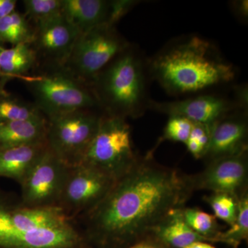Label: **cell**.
<instances>
[{"label":"cell","instance_id":"cell-1","mask_svg":"<svg viewBox=\"0 0 248 248\" xmlns=\"http://www.w3.org/2000/svg\"><path fill=\"white\" fill-rule=\"evenodd\" d=\"M153 155L140 156L99 203L81 215L86 238L98 248L132 246L190 200L195 191L190 176L158 164Z\"/></svg>","mask_w":248,"mask_h":248},{"label":"cell","instance_id":"cell-2","mask_svg":"<svg viewBox=\"0 0 248 248\" xmlns=\"http://www.w3.org/2000/svg\"><path fill=\"white\" fill-rule=\"evenodd\" d=\"M149 75L170 94H187L234 79V65L213 42L200 36L174 40L147 61Z\"/></svg>","mask_w":248,"mask_h":248},{"label":"cell","instance_id":"cell-3","mask_svg":"<svg viewBox=\"0 0 248 248\" xmlns=\"http://www.w3.org/2000/svg\"><path fill=\"white\" fill-rule=\"evenodd\" d=\"M83 241L60 207L29 208L0 201V248H79Z\"/></svg>","mask_w":248,"mask_h":248},{"label":"cell","instance_id":"cell-4","mask_svg":"<svg viewBox=\"0 0 248 248\" xmlns=\"http://www.w3.org/2000/svg\"><path fill=\"white\" fill-rule=\"evenodd\" d=\"M147 62L135 47L129 46L91 83L104 113L138 118L148 109Z\"/></svg>","mask_w":248,"mask_h":248},{"label":"cell","instance_id":"cell-5","mask_svg":"<svg viewBox=\"0 0 248 248\" xmlns=\"http://www.w3.org/2000/svg\"><path fill=\"white\" fill-rule=\"evenodd\" d=\"M140 156L134 148L126 120L104 113L80 164L95 168L117 181L133 169Z\"/></svg>","mask_w":248,"mask_h":248},{"label":"cell","instance_id":"cell-6","mask_svg":"<svg viewBox=\"0 0 248 248\" xmlns=\"http://www.w3.org/2000/svg\"><path fill=\"white\" fill-rule=\"evenodd\" d=\"M130 45L113 26H99L80 34L62 68L77 81L91 84L94 78Z\"/></svg>","mask_w":248,"mask_h":248},{"label":"cell","instance_id":"cell-7","mask_svg":"<svg viewBox=\"0 0 248 248\" xmlns=\"http://www.w3.org/2000/svg\"><path fill=\"white\" fill-rule=\"evenodd\" d=\"M103 114L86 109L47 119V146L68 167L78 166L97 133Z\"/></svg>","mask_w":248,"mask_h":248},{"label":"cell","instance_id":"cell-8","mask_svg":"<svg viewBox=\"0 0 248 248\" xmlns=\"http://www.w3.org/2000/svg\"><path fill=\"white\" fill-rule=\"evenodd\" d=\"M36 107L46 118L86 109L101 108L93 90L65 72L31 78L28 81Z\"/></svg>","mask_w":248,"mask_h":248},{"label":"cell","instance_id":"cell-9","mask_svg":"<svg viewBox=\"0 0 248 248\" xmlns=\"http://www.w3.org/2000/svg\"><path fill=\"white\" fill-rule=\"evenodd\" d=\"M115 182L110 176L88 165L69 168L58 206L73 220L99 203Z\"/></svg>","mask_w":248,"mask_h":248},{"label":"cell","instance_id":"cell-10","mask_svg":"<svg viewBox=\"0 0 248 248\" xmlns=\"http://www.w3.org/2000/svg\"><path fill=\"white\" fill-rule=\"evenodd\" d=\"M69 168L47 148L19 184L21 203L29 208L58 206Z\"/></svg>","mask_w":248,"mask_h":248},{"label":"cell","instance_id":"cell-11","mask_svg":"<svg viewBox=\"0 0 248 248\" xmlns=\"http://www.w3.org/2000/svg\"><path fill=\"white\" fill-rule=\"evenodd\" d=\"M190 176L195 191L228 194L239 200L248 192V151L207 163L202 172Z\"/></svg>","mask_w":248,"mask_h":248},{"label":"cell","instance_id":"cell-12","mask_svg":"<svg viewBox=\"0 0 248 248\" xmlns=\"http://www.w3.org/2000/svg\"><path fill=\"white\" fill-rule=\"evenodd\" d=\"M79 35L78 29L61 14L37 23L31 43L42 56L62 67Z\"/></svg>","mask_w":248,"mask_h":248},{"label":"cell","instance_id":"cell-13","mask_svg":"<svg viewBox=\"0 0 248 248\" xmlns=\"http://www.w3.org/2000/svg\"><path fill=\"white\" fill-rule=\"evenodd\" d=\"M239 109L234 102L217 96L200 95L183 100L158 102L150 99L148 109L166 114L169 117L178 116L192 123L213 125L217 121Z\"/></svg>","mask_w":248,"mask_h":248},{"label":"cell","instance_id":"cell-14","mask_svg":"<svg viewBox=\"0 0 248 248\" xmlns=\"http://www.w3.org/2000/svg\"><path fill=\"white\" fill-rule=\"evenodd\" d=\"M246 111L230 113L212 125L210 144L203 159L207 163L248 151Z\"/></svg>","mask_w":248,"mask_h":248},{"label":"cell","instance_id":"cell-15","mask_svg":"<svg viewBox=\"0 0 248 248\" xmlns=\"http://www.w3.org/2000/svg\"><path fill=\"white\" fill-rule=\"evenodd\" d=\"M110 9V1L62 0V14L80 34L99 26L109 25Z\"/></svg>","mask_w":248,"mask_h":248},{"label":"cell","instance_id":"cell-16","mask_svg":"<svg viewBox=\"0 0 248 248\" xmlns=\"http://www.w3.org/2000/svg\"><path fill=\"white\" fill-rule=\"evenodd\" d=\"M47 125L46 117L0 123V149L46 142Z\"/></svg>","mask_w":248,"mask_h":248},{"label":"cell","instance_id":"cell-17","mask_svg":"<svg viewBox=\"0 0 248 248\" xmlns=\"http://www.w3.org/2000/svg\"><path fill=\"white\" fill-rule=\"evenodd\" d=\"M46 142L0 149V177L20 184L41 155L47 149Z\"/></svg>","mask_w":248,"mask_h":248},{"label":"cell","instance_id":"cell-18","mask_svg":"<svg viewBox=\"0 0 248 248\" xmlns=\"http://www.w3.org/2000/svg\"><path fill=\"white\" fill-rule=\"evenodd\" d=\"M183 208L174 209L170 212L153 230L151 234L170 248H185L197 241L208 242L186 223L183 216Z\"/></svg>","mask_w":248,"mask_h":248},{"label":"cell","instance_id":"cell-19","mask_svg":"<svg viewBox=\"0 0 248 248\" xmlns=\"http://www.w3.org/2000/svg\"><path fill=\"white\" fill-rule=\"evenodd\" d=\"M36 54L29 44H19L11 48L0 46V67L7 76H21L35 63Z\"/></svg>","mask_w":248,"mask_h":248},{"label":"cell","instance_id":"cell-20","mask_svg":"<svg viewBox=\"0 0 248 248\" xmlns=\"http://www.w3.org/2000/svg\"><path fill=\"white\" fill-rule=\"evenodd\" d=\"M248 238V192L238 201L236 220L229 229L221 231L213 239V243H222L232 248H238Z\"/></svg>","mask_w":248,"mask_h":248},{"label":"cell","instance_id":"cell-21","mask_svg":"<svg viewBox=\"0 0 248 248\" xmlns=\"http://www.w3.org/2000/svg\"><path fill=\"white\" fill-rule=\"evenodd\" d=\"M32 31L25 16L16 11L0 19V42L13 46L29 44L32 41Z\"/></svg>","mask_w":248,"mask_h":248},{"label":"cell","instance_id":"cell-22","mask_svg":"<svg viewBox=\"0 0 248 248\" xmlns=\"http://www.w3.org/2000/svg\"><path fill=\"white\" fill-rule=\"evenodd\" d=\"M46 117L35 104L9 97H0V123Z\"/></svg>","mask_w":248,"mask_h":248},{"label":"cell","instance_id":"cell-23","mask_svg":"<svg viewBox=\"0 0 248 248\" xmlns=\"http://www.w3.org/2000/svg\"><path fill=\"white\" fill-rule=\"evenodd\" d=\"M182 213L188 226L209 243H213L214 238L221 231L215 215L198 208L186 207L183 208Z\"/></svg>","mask_w":248,"mask_h":248},{"label":"cell","instance_id":"cell-24","mask_svg":"<svg viewBox=\"0 0 248 248\" xmlns=\"http://www.w3.org/2000/svg\"><path fill=\"white\" fill-rule=\"evenodd\" d=\"M204 200L213 210L214 215L230 226L236 220L238 213V200L232 196L224 193H212L205 196Z\"/></svg>","mask_w":248,"mask_h":248},{"label":"cell","instance_id":"cell-25","mask_svg":"<svg viewBox=\"0 0 248 248\" xmlns=\"http://www.w3.org/2000/svg\"><path fill=\"white\" fill-rule=\"evenodd\" d=\"M26 15L36 24L62 14V0H25Z\"/></svg>","mask_w":248,"mask_h":248},{"label":"cell","instance_id":"cell-26","mask_svg":"<svg viewBox=\"0 0 248 248\" xmlns=\"http://www.w3.org/2000/svg\"><path fill=\"white\" fill-rule=\"evenodd\" d=\"M192 125L193 123L184 117L170 116L165 126L162 138L159 140L158 144L165 140L180 142L185 144L190 138Z\"/></svg>","mask_w":248,"mask_h":248},{"label":"cell","instance_id":"cell-27","mask_svg":"<svg viewBox=\"0 0 248 248\" xmlns=\"http://www.w3.org/2000/svg\"><path fill=\"white\" fill-rule=\"evenodd\" d=\"M133 0H115L110 1V18L109 25L115 27L116 23L128 14L130 9L138 4Z\"/></svg>","mask_w":248,"mask_h":248},{"label":"cell","instance_id":"cell-28","mask_svg":"<svg viewBox=\"0 0 248 248\" xmlns=\"http://www.w3.org/2000/svg\"><path fill=\"white\" fill-rule=\"evenodd\" d=\"M211 128L212 125L193 123L190 138H189L198 142L200 146L203 148L205 153H206L209 144H210Z\"/></svg>","mask_w":248,"mask_h":248},{"label":"cell","instance_id":"cell-29","mask_svg":"<svg viewBox=\"0 0 248 248\" xmlns=\"http://www.w3.org/2000/svg\"><path fill=\"white\" fill-rule=\"evenodd\" d=\"M125 248H170L166 246V245L163 244L159 239H156L153 234H149Z\"/></svg>","mask_w":248,"mask_h":248},{"label":"cell","instance_id":"cell-30","mask_svg":"<svg viewBox=\"0 0 248 248\" xmlns=\"http://www.w3.org/2000/svg\"><path fill=\"white\" fill-rule=\"evenodd\" d=\"M185 145L187 147V151L195 159H203L205 152L198 142L189 138Z\"/></svg>","mask_w":248,"mask_h":248},{"label":"cell","instance_id":"cell-31","mask_svg":"<svg viewBox=\"0 0 248 248\" xmlns=\"http://www.w3.org/2000/svg\"><path fill=\"white\" fill-rule=\"evenodd\" d=\"M248 1L247 0H238L233 1L232 9L234 10V14L241 19H248Z\"/></svg>","mask_w":248,"mask_h":248},{"label":"cell","instance_id":"cell-32","mask_svg":"<svg viewBox=\"0 0 248 248\" xmlns=\"http://www.w3.org/2000/svg\"><path fill=\"white\" fill-rule=\"evenodd\" d=\"M236 101L235 104L237 105L239 109L243 108L246 110L248 108V88L244 86L238 88L236 90Z\"/></svg>","mask_w":248,"mask_h":248},{"label":"cell","instance_id":"cell-33","mask_svg":"<svg viewBox=\"0 0 248 248\" xmlns=\"http://www.w3.org/2000/svg\"><path fill=\"white\" fill-rule=\"evenodd\" d=\"M16 3V0H0V19L14 12Z\"/></svg>","mask_w":248,"mask_h":248},{"label":"cell","instance_id":"cell-34","mask_svg":"<svg viewBox=\"0 0 248 248\" xmlns=\"http://www.w3.org/2000/svg\"><path fill=\"white\" fill-rule=\"evenodd\" d=\"M185 248H217L210 243L206 241H197L193 244L189 245Z\"/></svg>","mask_w":248,"mask_h":248},{"label":"cell","instance_id":"cell-35","mask_svg":"<svg viewBox=\"0 0 248 248\" xmlns=\"http://www.w3.org/2000/svg\"><path fill=\"white\" fill-rule=\"evenodd\" d=\"M1 74H4V73H3L2 71H1V67H0V77L2 76V75Z\"/></svg>","mask_w":248,"mask_h":248}]
</instances>
